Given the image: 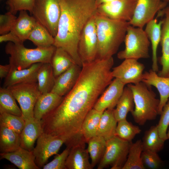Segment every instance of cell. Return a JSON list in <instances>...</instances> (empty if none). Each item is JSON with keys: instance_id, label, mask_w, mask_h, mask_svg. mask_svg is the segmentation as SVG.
<instances>
[{"instance_id": "6da1fadb", "label": "cell", "mask_w": 169, "mask_h": 169, "mask_svg": "<svg viewBox=\"0 0 169 169\" xmlns=\"http://www.w3.org/2000/svg\"><path fill=\"white\" fill-rule=\"evenodd\" d=\"M61 14L53 45L66 51L82 67L78 46L85 25L96 13L95 0H60Z\"/></svg>"}, {"instance_id": "7a4b0ae2", "label": "cell", "mask_w": 169, "mask_h": 169, "mask_svg": "<svg viewBox=\"0 0 169 169\" xmlns=\"http://www.w3.org/2000/svg\"><path fill=\"white\" fill-rule=\"evenodd\" d=\"M95 18L98 38L96 59L112 57L124 41L130 24L128 22L111 19L96 13Z\"/></svg>"}, {"instance_id": "3957f363", "label": "cell", "mask_w": 169, "mask_h": 169, "mask_svg": "<svg viewBox=\"0 0 169 169\" xmlns=\"http://www.w3.org/2000/svg\"><path fill=\"white\" fill-rule=\"evenodd\" d=\"M132 92L135 105L131 113L135 121L140 125L156 119L158 114L160 100L156 97L151 86L141 81L127 84Z\"/></svg>"}, {"instance_id": "277c9868", "label": "cell", "mask_w": 169, "mask_h": 169, "mask_svg": "<svg viewBox=\"0 0 169 169\" xmlns=\"http://www.w3.org/2000/svg\"><path fill=\"white\" fill-rule=\"evenodd\" d=\"M56 47H37L35 49L26 48L23 44L8 42L6 45V53L9 55V64L11 67L18 70L28 68L38 63H50Z\"/></svg>"}, {"instance_id": "5b68a950", "label": "cell", "mask_w": 169, "mask_h": 169, "mask_svg": "<svg viewBox=\"0 0 169 169\" xmlns=\"http://www.w3.org/2000/svg\"><path fill=\"white\" fill-rule=\"evenodd\" d=\"M124 41L125 49L119 52L117 58L120 59H128L138 60L149 57V40L143 28L128 26Z\"/></svg>"}, {"instance_id": "8992f818", "label": "cell", "mask_w": 169, "mask_h": 169, "mask_svg": "<svg viewBox=\"0 0 169 169\" xmlns=\"http://www.w3.org/2000/svg\"><path fill=\"white\" fill-rule=\"evenodd\" d=\"M60 0H35L31 14L54 38L61 14Z\"/></svg>"}, {"instance_id": "52a82bcc", "label": "cell", "mask_w": 169, "mask_h": 169, "mask_svg": "<svg viewBox=\"0 0 169 169\" xmlns=\"http://www.w3.org/2000/svg\"><path fill=\"white\" fill-rule=\"evenodd\" d=\"M104 154L98 163V169L110 166L111 169H122L127 159L131 142L116 136L106 141Z\"/></svg>"}, {"instance_id": "ba28073f", "label": "cell", "mask_w": 169, "mask_h": 169, "mask_svg": "<svg viewBox=\"0 0 169 169\" xmlns=\"http://www.w3.org/2000/svg\"><path fill=\"white\" fill-rule=\"evenodd\" d=\"M18 102L25 120L33 117V110L36 103L41 94L37 82L22 83L8 88Z\"/></svg>"}, {"instance_id": "9c48e42d", "label": "cell", "mask_w": 169, "mask_h": 169, "mask_svg": "<svg viewBox=\"0 0 169 169\" xmlns=\"http://www.w3.org/2000/svg\"><path fill=\"white\" fill-rule=\"evenodd\" d=\"M97 47L98 38L95 14L85 25L78 41V53L82 65L91 63L96 60Z\"/></svg>"}, {"instance_id": "30bf717a", "label": "cell", "mask_w": 169, "mask_h": 169, "mask_svg": "<svg viewBox=\"0 0 169 169\" xmlns=\"http://www.w3.org/2000/svg\"><path fill=\"white\" fill-rule=\"evenodd\" d=\"M137 0H116L98 5L96 13L110 19L129 22L132 19Z\"/></svg>"}, {"instance_id": "8fae6325", "label": "cell", "mask_w": 169, "mask_h": 169, "mask_svg": "<svg viewBox=\"0 0 169 169\" xmlns=\"http://www.w3.org/2000/svg\"><path fill=\"white\" fill-rule=\"evenodd\" d=\"M64 143L60 138L43 132L37 139V144L32 151L37 166L40 169L51 156L56 154Z\"/></svg>"}, {"instance_id": "7c38bea8", "label": "cell", "mask_w": 169, "mask_h": 169, "mask_svg": "<svg viewBox=\"0 0 169 169\" xmlns=\"http://www.w3.org/2000/svg\"><path fill=\"white\" fill-rule=\"evenodd\" d=\"M167 3L163 0H137L133 18L129 22V24L143 28L154 19L158 12L166 7Z\"/></svg>"}, {"instance_id": "4fadbf2b", "label": "cell", "mask_w": 169, "mask_h": 169, "mask_svg": "<svg viewBox=\"0 0 169 169\" xmlns=\"http://www.w3.org/2000/svg\"><path fill=\"white\" fill-rule=\"evenodd\" d=\"M145 68L138 60L125 59L120 64L112 68V75L125 85L136 84L142 81Z\"/></svg>"}, {"instance_id": "5bb4252c", "label": "cell", "mask_w": 169, "mask_h": 169, "mask_svg": "<svg viewBox=\"0 0 169 169\" xmlns=\"http://www.w3.org/2000/svg\"><path fill=\"white\" fill-rule=\"evenodd\" d=\"M125 85L119 80L115 78L98 98L93 108L101 111L114 109L123 93Z\"/></svg>"}, {"instance_id": "9a60e30c", "label": "cell", "mask_w": 169, "mask_h": 169, "mask_svg": "<svg viewBox=\"0 0 169 169\" xmlns=\"http://www.w3.org/2000/svg\"><path fill=\"white\" fill-rule=\"evenodd\" d=\"M82 67L76 64L56 78L51 92L64 97L76 84L80 75Z\"/></svg>"}, {"instance_id": "2e32d148", "label": "cell", "mask_w": 169, "mask_h": 169, "mask_svg": "<svg viewBox=\"0 0 169 169\" xmlns=\"http://www.w3.org/2000/svg\"><path fill=\"white\" fill-rule=\"evenodd\" d=\"M142 81L155 87L160 95L158 114L160 115L169 98V77L159 76L152 69L143 73Z\"/></svg>"}, {"instance_id": "e0dca14e", "label": "cell", "mask_w": 169, "mask_h": 169, "mask_svg": "<svg viewBox=\"0 0 169 169\" xmlns=\"http://www.w3.org/2000/svg\"><path fill=\"white\" fill-rule=\"evenodd\" d=\"M165 17L163 20L160 40L162 55L159 59L161 65L158 74L161 77H169V6L161 10Z\"/></svg>"}, {"instance_id": "ac0fdd59", "label": "cell", "mask_w": 169, "mask_h": 169, "mask_svg": "<svg viewBox=\"0 0 169 169\" xmlns=\"http://www.w3.org/2000/svg\"><path fill=\"white\" fill-rule=\"evenodd\" d=\"M43 63H35L28 68L20 70L11 67L9 73L4 79L3 87L8 88L22 83L37 82L38 72Z\"/></svg>"}, {"instance_id": "d6986e66", "label": "cell", "mask_w": 169, "mask_h": 169, "mask_svg": "<svg viewBox=\"0 0 169 169\" xmlns=\"http://www.w3.org/2000/svg\"><path fill=\"white\" fill-rule=\"evenodd\" d=\"M43 132L41 121L34 117L25 120L24 126L20 134V147L32 151L36 140Z\"/></svg>"}, {"instance_id": "ffe728a7", "label": "cell", "mask_w": 169, "mask_h": 169, "mask_svg": "<svg viewBox=\"0 0 169 169\" xmlns=\"http://www.w3.org/2000/svg\"><path fill=\"white\" fill-rule=\"evenodd\" d=\"M63 97L51 92L41 94L34 107V118L41 121L44 116L60 104Z\"/></svg>"}, {"instance_id": "44dd1931", "label": "cell", "mask_w": 169, "mask_h": 169, "mask_svg": "<svg viewBox=\"0 0 169 169\" xmlns=\"http://www.w3.org/2000/svg\"><path fill=\"white\" fill-rule=\"evenodd\" d=\"M85 143L78 144L70 149L65 162L66 169H93Z\"/></svg>"}, {"instance_id": "7402d4cb", "label": "cell", "mask_w": 169, "mask_h": 169, "mask_svg": "<svg viewBox=\"0 0 169 169\" xmlns=\"http://www.w3.org/2000/svg\"><path fill=\"white\" fill-rule=\"evenodd\" d=\"M1 159H5L14 164L20 169H39L35 162L33 151L21 147L10 152L0 153Z\"/></svg>"}, {"instance_id": "603a6c76", "label": "cell", "mask_w": 169, "mask_h": 169, "mask_svg": "<svg viewBox=\"0 0 169 169\" xmlns=\"http://www.w3.org/2000/svg\"><path fill=\"white\" fill-rule=\"evenodd\" d=\"M37 22L35 19L32 16H29L26 11L21 10L10 31L23 43L28 39Z\"/></svg>"}, {"instance_id": "cb8c5ba5", "label": "cell", "mask_w": 169, "mask_h": 169, "mask_svg": "<svg viewBox=\"0 0 169 169\" xmlns=\"http://www.w3.org/2000/svg\"><path fill=\"white\" fill-rule=\"evenodd\" d=\"M162 23L163 20L157 23V19H154L146 24L145 30L151 45L152 69L156 72L158 71L157 52L158 45L160 42Z\"/></svg>"}, {"instance_id": "d4e9b609", "label": "cell", "mask_w": 169, "mask_h": 169, "mask_svg": "<svg viewBox=\"0 0 169 169\" xmlns=\"http://www.w3.org/2000/svg\"><path fill=\"white\" fill-rule=\"evenodd\" d=\"M114 109H107L101 115L97 136L103 137L106 141L116 136L117 124L114 113Z\"/></svg>"}, {"instance_id": "484cf974", "label": "cell", "mask_w": 169, "mask_h": 169, "mask_svg": "<svg viewBox=\"0 0 169 169\" xmlns=\"http://www.w3.org/2000/svg\"><path fill=\"white\" fill-rule=\"evenodd\" d=\"M20 147V134L7 127L0 125V153L12 152Z\"/></svg>"}, {"instance_id": "4316f807", "label": "cell", "mask_w": 169, "mask_h": 169, "mask_svg": "<svg viewBox=\"0 0 169 169\" xmlns=\"http://www.w3.org/2000/svg\"><path fill=\"white\" fill-rule=\"evenodd\" d=\"M114 109L115 117L117 122L126 119L129 112L131 113L135 107L133 95L131 89L127 85Z\"/></svg>"}, {"instance_id": "83f0119b", "label": "cell", "mask_w": 169, "mask_h": 169, "mask_svg": "<svg viewBox=\"0 0 169 169\" xmlns=\"http://www.w3.org/2000/svg\"><path fill=\"white\" fill-rule=\"evenodd\" d=\"M76 64L69 54L61 48H56L51 64L56 78Z\"/></svg>"}, {"instance_id": "f1b7e54d", "label": "cell", "mask_w": 169, "mask_h": 169, "mask_svg": "<svg viewBox=\"0 0 169 169\" xmlns=\"http://www.w3.org/2000/svg\"><path fill=\"white\" fill-rule=\"evenodd\" d=\"M55 79L51 63H43L37 74L38 88L41 94L51 91Z\"/></svg>"}, {"instance_id": "f546056e", "label": "cell", "mask_w": 169, "mask_h": 169, "mask_svg": "<svg viewBox=\"0 0 169 169\" xmlns=\"http://www.w3.org/2000/svg\"><path fill=\"white\" fill-rule=\"evenodd\" d=\"M103 112L93 108L86 115L82 126V133L86 143L90 139L97 136L100 118Z\"/></svg>"}, {"instance_id": "4dcf8cb0", "label": "cell", "mask_w": 169, "mask_h": 169, "mask_svg": "<svg viewBox=\"0 0 169 169\" xmlns=\"http://www.w3.org/2000/svg\"><path fill=\"white\" fill-rule=\"evenodd\" d=\"M165 141L159 135L157 125L151 126L145 132L142 141L143 151L157 153L163 149Z\"/></svg>"}, {"instance_id": "1f68e13d", "label": "cell", "mask_w": 169, "mask_h": 169, "mask_svg": "<svg viewBox=\"0 0 169 169\" xmlns=\"http://www.w3.org/2000/svg\"><path fill=\"white\" fill-rule=\"evenodd\" d=\"M28 40L37 47L47 48L53 45L54 38L45 27L37 22Z\"/></svg>"}, {"instance_id": "d6a6232c", "label": "cell", "mask_w": 169, "mask_h": 169, "mask_svg": "<svg viewBox=\"0 0 169 169\" xmlns=\"http://www.w3.org/2000/svg\"><path fill=\"white\" fill-rule=\"evenodd\" d=\"M87 150L90 157L92 168L98 164L105 153L106 141L102 137L96 136L90 139L87 142Z\"/></svg>"}, {"instance_id": "836d02e7", "label": "cell", "mask_w": 169, "mask_h": 169, "mask_svg": "<svg viewBox=\"0 0 169 169\" xmlns=\"http://www.w3.org/2000/svg\"><path fill=\"white\" fill-rule=\"evenodd\" d=\"M16 99L7 88H0V113H6L22 116L21 110L17 104Z\"/></svg>"}, {"instance_id": "e575fe53", "label": "cell", "mask_w": 169, "mask_h": 169, "mask_svg": "<svg viewBox=\"0 0 169 169\" xmlns=\"http://www.w3.org/2000/svg\"><path fill=\"white\" fill-rule=\"evenodd\" d=\"M142 141L131 143L126 161L122 169H145L141 159L143 151Z\"/></svg>"}, {"instance_id": "d590c367", "label": "cell", "mask_w": 169, "mask_h": 169, "mask_svg": "<svg viewBox=\"0 0 169 169\" xmlns=\"http://www.w3.org/2000/svg\"><path fill=\"white\" fill-rule=\"evenodd\" d=\"M141 131L139 126L134 125L125 119L118 122L116 135L124 140L131 142L136 136Z\"/></svg>"}, {"instance_id": "8d00e7d4", "label": "cell", "mask_w": 169, "mask_h": 169, "mask_svg": "<svg viewBox=\"0 0 169 169\" xmlns=\"http://www.w3.org/2000/svg\"><path fill=\"white\" fill-rule=\"evenodd\" d=\"M25 124L22 116L6 113H0V125L7 127L20 134Z\"/></svg>"}, {"instance_id": "74e56055", "label": "cell", "mask_w": 169, "mask_h": 169, "mask_svg": "<svg viewBox=\"0 0 169 169\" xmlns=\"http://www.w3.org/2000/svg\"><path fill=\"white\" fill-rule=\"evenodd\" d=\"M141 159L145 168L158 169L163 164V161L157 152L143 151L141 153Z\"/></svg>"}, {"instance_id": "f35d334b", "label": "cell", "mask_w": 169, "mask_h": 169, "mask_svg": "<svg viewBox=\"0 0 169 169\" xmlns=\"http://www.w3.org/2000/svg\"><path fill=\"white\" fill-rule=\"evenodd\" d=\"M35 0H7L9 11L15 15L21 10L29 11L31 14Z\"/></svg>"}, {"instance_id": "ab89813d", "label": "cell", "mask_w": 169, "mask_h": 169, "mask_svg": "<svg viewBox=\"0 0 169 169\" xmlns=\"http://www.w3.org/2000/svg\"><path fill=\"white\" fill-rule=\"evenodd\" d=\"M160 115L157 126L160 137L165 141L167 140V132L169 126V100L164 106Z\"/></svg>"}, {"instance_id": "60d3db41", "label": "cell", "mask_w": 169, "mask_h": 169, "mask_svg": "<svg viewBox=\"0 0 169 169\" xmlns=\"http://www.w3.org/2000/svg\"><path fill=\"white\" fill-rule=\"evenodd\" d=\"M70 149L67 148L60 154L56 156L51 162L45 165L43 169H66L65 162Z\"/></svg>"}, {"instance_id": "b9f144b4", "label": "cell", "mask_w": 169, "mask_h": 169, "mask_svg": "<svg viewBox=\"0 0 169 169\" xmlns=\"http://www.w3.org/2000/svg\"><path fill=\"white\" fill-rule=\"evenodd\" d=\"M17 17L8 11L0 15V34L3 35L10 32Z\"/></svg>"}, {"instance_id": "7bdbcfd3", "label": "cell", "mask_w": 169, "mask_h": 169, "mask_svg": "<svg viewBox=\"0 0 169 169\" xmlns=\"http://www.w3.org/2000/svg\"><path fill=\"white\" fill-rule=\"evenodd\" d=\"M8 41L16 44H23L20 39L12 32L1 35L0 36V42L1 43Z\"/></svg>"}, {"instance_id": "ee69618b", "label": "cell", "mask_w": 169, "mask_h": 169, "mask_svg": "<svg viewBox=\"0 0 169 169\" xmlns=\"http://www.w3.org/2000/svg\"><path fill=\"white\" fill-rule=\"evenodd\" d=\"M11 66L9 64L4 65H0V78L1 79L5 78L9 73Z\"/></svg>"}, {"instance_id": "f6af8a7d", "label": "cell", "mask_w": 169, "mask_h": 169, "mask_svg": "<svg viewBox=\"0 0 169 169\" xmlns=\"http://www.w3.org/2000/svg\"><path fill=\"white\" fill-rule=\"evenodd\" d=\"M97 6L98 5L106 3L116 0H95Z\"/></svg>"}, {"instance_id": "bcb514c9", "label": "cell", "mask_w": 169, "mask_h": 169, "mask_svg": "<svg viewBox=\"0 0 169 169\" xmlns=\"http://www.w3.org/2000/svg\"><path fill=\"white\" fill-rule=\"evenodd\" d=\"M168 127H169V129L167 132V140L168 139L169 140V126Z\"/></svg>"}, {"instance_id": "7dc6e473", "label": "cell", "mask_w": 169, "mask_h": 169, "mask_svg": "<svg viewBox=\"0 0 169 169\" xmlns=\"http://www.w3.org/2000/svg\"><path fill=\"white\" fill-rule=\"evenodd\" d=\"M163 1L168 3L169 1V0H163Z\"/></svg>"}]
</instances>
